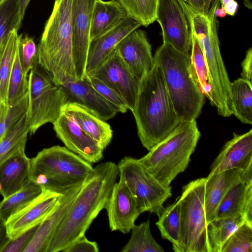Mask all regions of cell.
<instances>
[{
    "mask_svg": "<svg viewBox=\"0 0 252 252\" xmlns=\"http://www.w3.org/2000/svg\"><path fill=\"white\" fill-rule=\"evenodd\" d=\"M118 174V165L112 161L101 162L93 168L53 235L47 252H62L85 235L105 209Z\"/></svg>",
    "mask_w": 252,
    "mask_h": 252,
    "instance_id": "cell-1",
    "label": "cell"
},
{
    "mask_svg": "<svg viewBox=\"0 0 252 252\" xmlns=\"http://www.w3.org/2000/svg\"><path fill=\"white\" fill-rule=\"evenodd\" d=\"M131 112L139 139L149 151L167 137L181 123L168 94L161 69L155 63L153 69L140 81Z\"/></svg>",
    "mask_w": 252,
    "mask_h": 252,
    "instance_id": "cell-2",
    "label": "cell"
},
{
    "mask_svg": "<svg viewBox=\"0 0 252 252\" xmlns=\"http://www.w3.org/2000/svg\"><path fill=\"white\" fill-rule=\"evenodd\" d=\"M71 0H55L37 45L38 63L56 84L77 80L72 55Z\"/></svg>",
    "mask_w": 252,
    "mask_h": 252,
    "instance_id": "cell-3",
    "label": "cell"
},
{
    "mask_svg": "<svg viewBox=\"0 0 252 252\" xmlns=\"http://www.w3.org/2000/svg\"><path fill=\"white\" fill-rule=\"evenodd\" d=\"M153 57L161 69L180 122L196 120L204 104L205 96L192 75L190 54H184L163 42Z\"/></svg>",
    "mask_w": 252,
    "mask_h": 252,
    "instance_id": "cell-4",
    "label": "cell"
},
{
    "mask_svg": "<svg viewBox=\"0 0 252 252\" xmlns=\"http://www.w3.org/2000/svg\"><path fill=\"white\" fill-rule=\"evenodd\" d=\"M191 32L198 39L204 56L210 87L209 100L224 117L233 115L231 82L221 57L214 13L207 16L191 11L188 15Z\"/></svg>",
    "mask_w": 252,
    "mask_h": 252,
    "instance_id": "cell-5",
    "label": "cell"
},
{
    "mask_svg": "<svg viewBox=\"0 0 252 252\" xmlns=\"http://www.w3.org/2000/svg\"><path fill=\"white\" fill-rule=\"evenodd\" d=\"M92 164L65 147L46 148L31 159L30 180L42 188L63 194L83 184Z\"/></svg>",
    "mask_w": 252,
    "mask_h": 252,
    "instance_id": "cell-6",
    "label": "cell"
},
{
    "mask_svg": "<svg viewBox=\"0 0 252 252\" xmlns=\"http://www.w3.org/2000/svg\"><path fill=\"white\" fill-rule=\"evenodd\" d=\"M200 135L196 120L181 122L167 137L138 159L158 180L170 186L188 167Z\"/></svg>",
    "mask_w": 252,
    "mask_h": 252,
    "instance_id": "cell-7",
    "label": "cell"
},
{
    "mask_svg": "<svg viewBox=\"0 0 252 252\" xmlns=\"http://www.w3.org/2000/svg\"><path fill=\"white\" fill-rule=\"evenodd\" d=\"M206 178L190 182L179 196L180 252H211L207 237L204 194Z\"/></svg>",
    "mask_w": 252,
    "mask_h": 252,
    "instance_id": "cell-8",
    "label": "cell"
},
{
    "mask_svg": "<svg viewBox=\"0 0 252 252\" xmlns=\"http://www.w3.org/2000/svg\"><path fill=\"white\" fill-rule=\"evenodd\" d=\"M28 93L27 114L32 135L45 124L54 123L68 101L62 87L39 63L28 74Z\"/></svg>",
    "mask_w": 252,
    "mask_h": 252,
    "instance_id": "cell-9",
    "label": "cell"
},
{
    "mask_svg": "<svg viewBox=\"0 0 252 252\" xmlns=\"http://www.w3.org/2000/svg\"><path fill=\"white\" fill-rule=\"evenodd\" d=\"M117 165L119 182L126 187L142 213L149 211L159 216L172 196L171 186L158 180L138 159L125 157Z\"/></svg>",
    "mask_w": 252,
    "mask_h": 252,
    "instance_id": "cell-10",
    "label": "cell"
},
{
    "mask_svg": "<svg viewBox=\"0 0 252 252\" xmlns=\"http://www.w3.org/2000/svg\"><path fill=\"white\" fill-rule=\"evenodd\" d=\"M156 21L162 30L163 42L190 54L191 31L188 18L178 0H158Z\"/></svg>",
    "mask_w": 252,
    "mask_h": 252,
    "instance_id": "cell-11",
    "label": "cell"
},
{
    "mask_svg": "<svg viewBox=\"0 0 252 252\" xmlns=\"http://www.w3.org/2000/svg\"><path fill=\"white\" fill-rule=\"evenodd\" d=\"M96 0H71L72 55L77 79L86 78L92 14Z\"/></svg>",
    "mask_w": 252,
    "mask_h": 252,
    "instance_id": "cell-12",
    "label": "cell"
},
{
    "mask_svg": "<svg viewBox=\"0 0 252 252\" xmlns=\"http://www.w3.org/2000/svg\"><path fill=\"white\" fill-rule=\"evenodd\" d=\"M90 76L98 79L116 91L125 100L128 110H133L140 81L132 74L116 49Z\"/></svg>",
    "mask_w": 252,
    "mask_h": 252,
    "instance_id": "cell-13",
    "label": "cell"
},
{
    "mask_svg": "<svg viewBox=\"0 0 252 252\" xmlns=\"http://www.w3.org/2000/svg\"><path fill=\"white\" fill-rule=\"evenodd\" d=\"M242 170L241 182L252 184V129L242 134L233 133L210 167V173L230 169Z\"/></svg>",
    "mask_w": 252,
    "mask_h": 252,
    "instance_id": "cell-14",
    "label": "cell"
},
{
    "mask_svg": "<svg viewBox=\"0 0 252 252\" xmlns=\"http://www.w3.org/2000/svg\"><path fill=\"white\" fill-rule=\"evenodd\" d=\"M53 124L57 136L68 150L91 164L102 158L104 150L83 131L70 114L63 111Z\"/></svg>",
    "mask_w": 252,
    "mask_h": 252,
    "instance_id": "cell-15",
    "label": "cell"
},
{
    "mask_svg": "<svg viewBox=\"0 0 252 252\" xmlns=\"http://www.w3.org/2000/svg\"><path fill=\"white\" fill-rule=\"evenodd\" d=\"M42 189L37 197L6 221L7 233L11 240L39 224L52 211L62 195Z\"/></svg>",
    "mask_w": 252,
    "mask_h": 252,
    "instance_id": "cell-16",
    "label": "cell"
},
{
    "mask_svg": "<svg viewBox=\"0 0 252 252\" xmlns=\"http://www.w3.org/2000/svg\"><path fill=\"white\" fill-rule=\"evenodd\" d=\"M115 49L132 74L139 81L155 65L151 45L142 30L137 29L131 32Z\"/></svg>",
    "mask_w": 252,
    "mask_h": 252,
    "instance_id": "cell-17",
    "label": "cell"
},
{
    "mask_svg": "<svg viewBox=\"0 0 252 252\" xmlns=\"http://www.w3.org/2000/svg\"><path fill=\"white\" fill-rule=\"evenodd\" d=\"M105 209L111 231L129 233L142 213L126 187L121 182L114 184Z\"/></svg>",
    "mask_w": 252,
    "mask_h": 252,
    "instance_id": "cell-18",
    "label": "cell"
},
{
    "mask_svg": "<svg viewBox=\"0 0 252 252\" xmlns=\"http://www.w3.org/2000/svg\"><path fill=\"white\" fill-rule=\"evenodd\" d=\"M142 25L127 16L114 28L90 41L87 60V76L92 74L127 35Z\"/></svg>",
    "mask_w": 252,
    "mask_h": 252,
    "instance_id": "cell-19",
    "label": "cell"
},
{
    "mask_svg": "<svg viewBox=\"0 0 252 252\" xmlns=\"http://www.w3.org/2000/svg\"><path fill=\"white\" fill-rule=\"evenodd\" d=\"M60 86L68 102L82 105L105 121L113 118L118 113L113 105L94 89L87 78L67 82Z\"/></svg>",
    "mask_w": 252,
    "mask_h": 252,
    "instance_id": "cell-20",
    "label": "cell"
},
{
    "mask_svg": "<svg viewBox=\"0 0 252 252\" xmlns=\"http://www.w3.org/2000/svg\"><path fill=\"white\" fill-rule=\"evenodd\" d=\"M82 185L72 188L60 197L53 209L40 223L24 252H47L53 235L64 218Z\"/></svg>",
    "mask_w": 252,
    "mask_h": 252,
    "instance_id": "cell-21",
    "label": "cell"
},
{
    "mask_svg": "<svg viewBox=\"0 0 252 252\" xmlns=\"http://www.w3.org/2000/svg\"><path fill=\"white\" fill-rule=\"evenodd\" d=\"M242 172L233 168L210 173L205 178L204 205L207 224L216 218L219 205L225 195L241 182Z\"/></svg>",
    "mask_w": 252,
    "mask_h": 252,
    "instance_id": "cell-22",
    "label": "cell"
},
{
    "mask_svg": "<svg viewBox=\"0 0 252 252\" xmlns=\"http://www.w3.org/2000/svg\"><path fill=\"white\" fill-rule=\"evenodd\" d=\"M63 111L70 114L83 131L103 150L111 143L113 131L110 126L92 111L70 102L66 103Z\"/></svg>",
    "mask_w": 252,
    "mask_h": 252,
    "instance_id": "cell-23",
    "label": "cell"
},
{
    "mask_svg": "<svg viewBox=\"0 0 252 252\" xmlns=\"http://www.w3.org/2000/svg\"><path fill=\"white\" fill-rule=\"evenodd\" d=\"M31 159L25 153L7 159L0 166V194L3 198L20 190L29 180Z\"/></svg>",
    "mask_w": 252,
    "mask_h": 252,
    "instance_id": "cell-24",
    "label": "cell"
},
{
    "mask_svg": "<svg viewBox=\"0 0 252 252\" xmlns=\"http://www.w3.org/2000/svg\"><path fill=\"white\" fill-rule=\"evenodd\" d=\"M241 216L252 224V184L243 182L233 187L224 197L216 218Z\"/></svg>",
    "mask_w": 252,
    "mask_h": 252,
    "instance_id": "cell-25",
    "label": "cell"
},
{
    "mask_svg": "<svg viewBox=\"0 0 252 252\" xmlns=\"http://www.w3.org/2000/svg\"><path fill=\"white\" fill-rule=\"evenodd\" d=\"M127 16L118 0H96L92 14L90 41L114 28Z\"/></svg>",
    "mask_w": 252,
    "mask_h": 252,
    "instance_id": "cell-26",
    "label": "cell"
},
{
    "mask_svg": "<svg viewBox=\"0 0 252 252\" xmlns=\"http://www.w3.org/2000/svg\"><path fill=\"white\" fill-rule=\"evenodd\" d=\"M30 132L27 112L6 132L0 141V166L11 157L25 153Z\"/></svg>",
    "mask_w": 252,
    "mask_h": 252,
    "instance_id": "cell-27",
    "label": "cell"
},
{
    "mask_svg": "<svg viewBox=\"0 0 252 252\" xmlns=\"http://www.w3.org/2000/svg\"><path fill=\"white\" fill-rule=\"evenodd\" d=\"M233 114L242 123L252 124V83L238 78L230 85Z\"/></svg>",
    "mask_w": 252,
    "mask_h": 252,
    "instance_id": "cell-28",
    "label": "cell"
},
{
    "mask_svg": "<svg viewBox=\"0 0 252 252\" xmlns=\"http://www.w3.org/2000/svg\"><path fill=\"white\" fill-rule=\"evenodd\" d=\"M158 220L156 222L161 237L170 241L172 249L175 252H180V208L179 196L174 202L164 208L158 216Z\"/></svg>",
    "mask_w": 252,
    "mask_h": 252,
    "instance_id": "cell-29",
    "label": "cell"
},
{
    "mask_svg": "<svg viewBox=\"0 0 252 252\" xmlns=\"http://www.w3.org/2000/svg\"><path fill=\"white\" fill-rule=\"evenodd\" d=\"M18 31L10 32L0 47V99L7 105L8 81L18 48Z\"/></svg>",
    "mask_w": 252,
    "mask_h": 252,
    "instance_id": "cell-30",
    "label": "cell"
},
{
    "mask_svg": "<svg viewBox=\"0 0 252 252\" xmlns=\"http://www.w3.org/2000/svg\"><path fill=\"white\" fill-rule=\"evenodd\" d=\"M246 221L244 217L217 218L207 224V237L211 252H221L232 234Z\"/></svg>",
    "mask_w": 252,
    "mask_h": 252,
    "instance_id": "cell-31",
    "label": "cell"
},
{
    "mask_svg": "<svg viewBox=\"0 0 252 252\" xmlns=\"http://www.w3.org/2000/svg\"><path fill=\"white\" fill-rule=\"evenodd\" d=\"M42 188L29 180L20 190L0 202V217L5 221L37 197Z\"/></svg>",
    "mask_w": 252,
    "mask_h": 252,
    "instance_id": "cell-32",
    "label": "cell"
},
{
    "mask_svg": "<svg viewBox=\"0 0 252 252\" xmlns=\"http://www.w3.org/2000/svg\"><path fill=\"white\" fill-rule=\"evenodd\" d=\"M131 237L121 252H164L163 248L153 237L148 220L131 229Z\"/></svg>",
    "mask_w": 252,
    "mask_h": 252,
    "instance_id": "cell-33",
    "label": "cell"
},
{
    "mask_svg": "<svg viewBox=\"0 0 252 252\" xmlns=\"http://www.w3.org/2000/svg\"><path fill=\"white\" fill-rule=\"evenodd\" d=\"M190 65L193 77L205 97H210V87L205 60L202 48L195 36L191 32Z\"/></svg>",
    "mask_w": 252,
    "mask_h": 252,
    "instance_id": "cell-34",
    "label": "cell"
},
{
    "mask_svg": "<svg viewBox=\"0 0 252 252\" xmlns=\"http://www.w3.org/2000/svg\"><path fill=\"white\" fill-rule=\"evenodd\" d=\"M127 16L148 27L156 21L158 0H118Z\"/></svg>",
    "mask_w": 252,
    "mask_h": 252,
    "instance_id": "cell-35",
    "label": "cell"
},
{
    "mask_svg": "<svg viewBox=\"0 0 252 252\" xmlns=\"http://www.w3.org/2000/svg\"><path fill=\"white\" fill-rule=\"evenodd\" d=\"M23 19L20 0H0V47L10 32L19 30Z\"/></svg>",
    "mask_w": 252,
    "mask_h": 252,
    "instance_id": "cell-36",
    "label": "cell"
},
{
    "mask_svg": "<svg viewBox=\"0 0 252 252\" xmlns=\"http://www.w3.org/2000/svg\"><path fill=\"white\" fill-rule=\"evenodd\" d=\"M28 92V74L25 73L22 68L17 51L8 84L7 94L8 106L16 103Z\"/></svg>",
    "mask_w": 252,
    "mask_h": 252,
    "instance_id": "cell-37",
    "label": "cell"
},
{
    "mask_svg": "<svg viewBox=\"0 0 252 252\" xmlns=\"http://www.w3.org/2000/svg\"><path fill=\"white\" fill-rule=\"evenodd\" d=\"M221 252H252V224L245 221L232 234Z\"/></svg>",
    "mask_w": 252,
    "mask_h": 252,
    "instance_id": "cell-38",
    "label": "cell"
},
{
    "mask_svg": "<svg viewBox=\"0 0 252 252\" xmlns=\"http://www.w3.org/2000/svg\"><path fill=\"white\" fill-rule=\"evenodd\" d=\"M17 52L22 68L28 74L38 64V49L33 39L28 35H19Z\"/></svg>",
    "mask_w": 252,
    "mask_h": 252,
    "instance_id": "cell-39",
    "label": "cell"
},
{
    "mask_svg": "<svg viewBox=\"0 0 252 252\" xmlns=\"http://www.w3.org/2000/svg\"><path fill=\"white\" fill-rule=\"evenodd\" d=\"M29 105V93L12 105L8 106L6 112L0 120V141L6 132L28 111Z\"/></svg>",
    "mask_w": 252,
    "mask_h": 252,
    "instance_id": "cell-40",
    "label": "cell"
},
{
    "mask_svg": "<svg viewBox=\"0 0 252 252\" xmlns=\"http://www.w3.org/2000/svg\"><path fill=\"white\" fill-rule=\"evenodd\" d=\"M94 89L116 110L117 112L125 113L128 108L123 98L116 91L98 79L89 76L87 77Z\"/></svg>",
    "mask_w": 252,
    "mask_h": 252,
    "instance_id": "cell-41",
    "label": "cell"
},
{
    "mask_svg": "<svg viewBox=\"0 0 252 252\" xmlns=\"http://www.w3.org/2000/svg\"><path fill=\"white\" fill-rule=\"evenodd\" d=\"M39 224L30 229L14 239H10L1 252H24L33 238Z\"/></svg>",
    "mask_w": 252,
    "mask_h": 252,
    "instance_id": "cell-42",
    "label": "cell"
},
{
    "mask_svg": "<svg viewBox=\"0 0 252 252\" xmlns=\"http://www.w3.org/2000/svg\"><path fill=\"white\" fill-rule=\"evenodd\" d=\"M63 252H98L99 248L95 241L89 240L85 235L66 247Z\"/></svg>",
    "mask_w": 252,
    "mask_h": 252,
    "instance_id": "cell-43",
    "label": "cell"
},
{
    "mask_svg": "<svg viewBox=\"0 0 252 252\" xmlns=\"http://www.w3.org/2000/svg\"><path fill=\"white\" fill-rule=\"evenodd\" d=\"M195 11L207 15L215 0H183Z\"/></svg>",
    "mask_w": 252,
    "mask_h": 252,
    "instance_id": "cell-44",
    "label": "cell"
},
{
    "mask_svg": "<svg viewBox=\"0 0 252 252\" xmlns=\"http://www.w3.org/2000/svg\"><path fill=\"white\" fill-rule=\"evenodd\" d=\"M242 70L241 78L252 82V48H250L246 52V56L241 63Z\"/></svg>",
    "mask_w": 252,
    "mask_h": 252,
    "instance_id": "cell-45",
    "label": "cell"
},
{
    "mask_svg": "<svg viewBox=\"0 0 252 252\" xmlns=\"http://www.w3.org/2000/svg\"><path fill=\"white\" fill-rule=\"evenodd\" d=\"M10 240L7 233L6 221L0 217V252H1Z\"/></svg>",
    "mask_w": 252,
    "mask_h": 252,
    "instance_id": "cell-46",
    "label": "cell"
},
{
    "mask_svg": "<svg viewBox=\"0 0 252 252\" xmlns=\"http://www.w3.org/2000/svg\"><path fill=\"white\" fill-rule=\"evenodd\" d=\"M220 4L225 11L227 14L234 16L238 9V4L234 0H220Z\"/></svg>",
    "mask_w": 252,
    "mask_h": 252,
    "instance_id": "cell-47",
    "label": "cell"
},
{
    "mask_svg": "<svg viewBox=\"0 0 252 252\" xmlns=\"http://www.w3.org/2000/svg\"><path fill=\"white\" fill-rule=\"evenodd\" d=\"M31 0H20V12L22 18H24L25 11Z\"/></svg>",
    "mask_w": 252,
    "mask_h": 252,
    "instance_id": "cell-48",
    "label": "cell"
},
{
    "mask_svg": "<svg viewBox=\"0 0 252 252\" xmlns=\"http://www.w3.org/2000/svg\"><path fill=\"white\" fill-rule=\"evenodd\" d=\"M226 14L225 10L222 7H220V5L217 7L215 11V15L216 17L223 18Z\"/></svg>",
    "mask_w": 252,
    "mask_h": 252,
    "instance_id": "cell-49",
    "label": "cell"
},
{
    "mask_svg": "<svg viewBox=\"0 0 252 252\" xmlns=\"http://www.w3.org/2000/svg\"><path fill=\"white\" fill-rule=\"evenodd\" d=\"M8 108V106L0 99V120L3 115L6 112Z\"/></svg>",
    "mask_w": 252,
    "mask_h": 252,
    "instance_id": "cell-50",
    "label": "cell"
},
{
    "mask_svg": "<svg viewBox=\"0 0 252 252\" xmlns=\"http://www.w3.org/2000/svg\"><path fill=\"white\" fill-rule=\"evenodd\" d=\"M244 4L246 7L252 10V0H243Z\"/></svg>",
    "mask_w": 252,
    "mask_h": 252,
    "instance_id": "cell-51",
    "label": "cell"
},
{
    "mask_svg": "<svg viewBox=\"0 0 252 252\" xmlns=\"http://www.w3.org/2000/svg\"><path fill=\"white\" fill-rule=\"evenodd\" d=\"M1 185H0V190H1Z\"/></svg>",
    "mask_w": 252,
    "mask_h": 252,
    "instance_id": "cell-52",
    "label": "cell"
},
{
    "mask_svg": "<svg viewBox=\"0 0 252 252\" xmlns=\"http://www.w3.org/2000/svg\"></svg>",
    "mask_w": 252,
    "mask_h": 252,
    "instance_id": "cell-53",
    "label": "cell"
}]
</instances>
